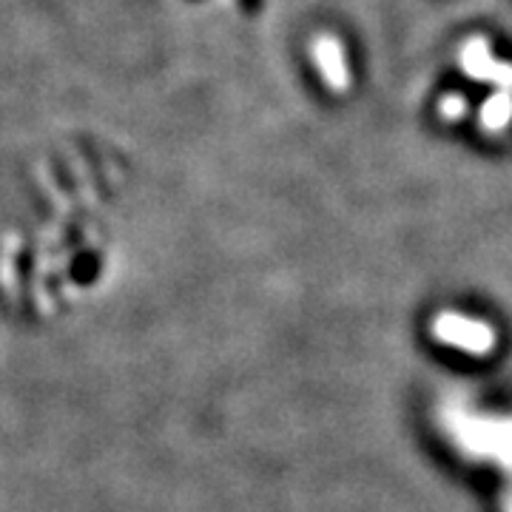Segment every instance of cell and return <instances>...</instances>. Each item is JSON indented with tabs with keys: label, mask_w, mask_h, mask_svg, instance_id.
<instances>
[{
	"label": "cell",
	"mask_w": 512,
	"mask_h": 512,
	"mask_svg": "<svg viewBox=\"0 0 512 512\" xmlns=\"http://www.w3.org/2000/svg\"><path fill=\"white\" fill-rule=\"evenodd\" d=\"M461 66L478 83H493L495 92L512 94V63H498L490 55V43L484 37H470L461 49Z\"/></svg>",
	"instance_id": "cell-1"
},
{
	"label": "cell",
	"mask_w": 512,
	"mask_h": 512,
	"mask_svg": "<svg viewBox=\"0 0 512 512\" xmlns=\"http://www.w3.org/2000/svg\"><path fill=\"white\" fill-rule=\"evenodd\" d=\"M316 60L325 72V80L336 92H345L350 86V74H348V60H345V52H342V43L336 37H319L316 40Z\"/></svg>",
	"instance_id": "cell-2"
},
{
	"label": "cell",
	"mask_w": 512,
	"mask_h": 512,
	"mask_svg": "<svg viewBox=\"0 0 512 512\" xmlns=\"http://www.w3.org/2000/svg\"><path fill=\"white\" fill-rule=\"evenodd\" d=\"M512 120V94L495 92L484 109H481V123L487 131H501V128L510 126Z\"/></svg>",
	"instance_id": "cell-3"
},
{
	"label": "cell",
	"mask_w": 512,
	"mask_h": 512,
	"mask_svg": "<svg viewBox=\"0 0 512 512\" xmlns=\"http://www.w3.org/2000/svg\"><path fill=\"white\" fill-rule=\"evenodd\" d=\"M439 111L444 114V120H461L464 111H467V100L461 94H450V97L441 100Z\"/></svg>",
	"instance_id": "cell-4"
}]
</instances>
